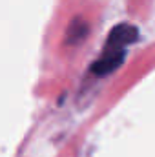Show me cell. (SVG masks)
<instances>
[{
	"mask_svg": "<svg viewBox=\"0 0 155 157\" xmlns=\"http://www.w3.org/2000/svg\"><path fill=\"white\" fill-rule=\"evenodd\" d=\"M139 39V29L131 24H119L110 31L106 49H124Z\"/></svg>",
	"mask_w": 155,
	"mask_h": 157,
	"instance_id": "obj_1",
	"label": "cell"
},
{
	"mask_svg": "<svg viewBox=\"0 0 155 157\" xmlns=\"http://www.w3.org/2000/svg\"><path fill=\"white\" fill-rule=\"evenodd\" d=\"M124 57H126L124 49H104L102 57L91 64V71L95 75H108V73L115 71L124 62Z\"/></svg>",
	"mask_w": 155,
	"mask_h": 157,
	"instance_id": "obj_2",
	"label": "cell"
},
{
	"mask_svg": "<svg viewBox=\"0 0 155 157\" xmlns=\"http://www.w3.org/2000/svg\"><path fill=\"white\" fill-rule=\"evenodd\" d=\"M88 35V24L82 20V18H75L71 24H70V29H68V44H77Z\"/></svg>",
	"mask_w": 155,
	"mask_h": 157,
	"instance_id": "obj_3",
	"label": "cell"
}]
</instances>
